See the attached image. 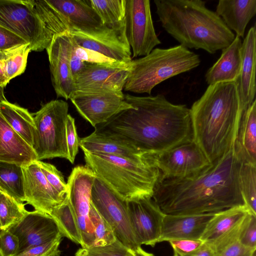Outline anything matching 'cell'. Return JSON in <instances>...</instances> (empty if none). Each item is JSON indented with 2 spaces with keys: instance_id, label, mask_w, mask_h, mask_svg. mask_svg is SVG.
<instances>
[{
  "instance_id": "obj_21",
  "label": "cell",
  "mask_w": 256,
  "mask_h": 256,
  "mask_svg": "<svg viewBox=\"0 0 256 256\" xmlns=\"http://www.w3.org/2000/svg\"><path fill=\"white\" fill-rule=\"evenodd\" d=\"M216 213L164 214L158 242L176 239L200 240L207 224Z\"/></svg>"
},
{
  "instance_id": "obj_11",
  "label": "cell",
  "mask_w": 256,
  "mask_h": 256,
  "mask_svg": "<svg viewBox=\"0 0 256 256\" xmlns=\"http://www.w3.org/2000/svg\"><path fill=\"white\" fill-rule=\"evenodd\" d=\"M124 33L132 56H144L161 44L156 34L149 0H126Z\"/></svg>"
},
{
  "instance_id": "obj_48",
  "label": "cell",
  "mask_w": 256,
  "mask_h": 256,
  "mask_svg": "<svg viewBox=\"0 0 256 256\" xmlns=\"http://www.w3.org/2000/svg\"><path fill=\"white\" fill-rule=\"evenodd\" d=\"M211 248L208 244H204L195 251L185 256H212Z\"/></svg>"
},
{
  "instance_id": "obj_52",
  "label": "cell",
  "mask_w": 256,
  "mask_h": 256,
  "mask_svg": "<svg viewBox=\"0 0 256 256\" xmlns=\"http://www.w3.org/2000/svg\"><path fill=\"white\" fill-rule=\"evenodd\" d=\"M174 256H180L179 254L174 252Z\"/></svg>"
},
{
  "instance_id": "obj_47",
  "label": "cell",
  "mask_w": 256,
  "mask_h": 256,
  "mask_svg": "<svg viewBox=\"0 0 256 256\" xmlns=\"http://www.w3.org/2000/svg\"><path fill=\"white\" fill-rule=\"evenodd\" d=\"M85 64L86 62L82 61L76 56L72 46L70 59V65L71 73L74 79L84 68Z\"/></svg>"
},
{
  "instance_id": "obj_22",
  "label": "cell",
  "mask_w": 256,
  "mask_h": 256,
  "mask_svg": "<svg viewBox=\"0 0 256 256\" xmlns=\"http://www.w3.org/2000/svg\"><path fill=\"white\" fill-rule=\"evenodd\" d=\"M242 66L236 80L242 104L246 109L255 100L256 26L248 31L242 44Z\"/></svg>"
},
{
  "instance_id": "obj_54",
  "label": "cell",
  "mask_w": 256,
  "mask_h": 256,
  "mask_svg": "<svg viewBox=\"0 0 256 256\" xmlns=\"http://www.w3.org/2000/svg\"></svg>"
},
{
  "instance_id": "obj_39",
  "label": "cell",
  "mask_w": 256,
  "mask_h": 256,
  "mask_svg": "<svg viewBox=\"0 0 256 256\" xmlns=\"http://www.w3.org/2000/svg\"><path fill=\"white\" fill-rule=\"evenodd\" d=\"M63 237L30 248L15 256H60L61 252L59 248Z\"/></svg>"
},
{
  "instance_id": "obj_14",
  "label": "cell",
  "mask_w": 256,
  "mask_h": 256,
  "mask_svg": "<svg viewBox=\"0 0 256 256\" xmlns=\"http://www.w3.org/2000/svg\"><path fill=\"white\" fill-rule=\"evenodd\" d=\"M160 172L161 178H184L194 175L211 163L194 140L161 154L148 156Z\"/></svg>"
},
{
  "instance_id": "obj_40",
  "label": "cell",
  "mask_w": 256,
  "mask_h": 256,
  "mask_svg": "<svg viewBox=\"0 0 256 256\" xmlns=\"http://www.w3.org/2000/svg\"><path fill=\"white\" fill-rule=\"evenodd\" d=\"M66 137L68 150V160L74 164L76 156L78 152L80 139L75 125L74 118L68 114L66 122Z\"/></svg>"
},
{
  "instance_id": "obj_2",
  "label": "cell",
  "mask_w": 256,
  "mask_h": 256,
  "mask_svg": "<svg viewBox=\"0 0 256 256\" xmlns=\"http://www.w3.org/2000/svg\"><path fill=\"white\" fill-rule=\"evenodd\" d=\"M243 162L234 148L184 178H160L152 198L165 214L216 213L246 206L240 186Z\"/></svg>"
},
{
  "instance_id": "obj_38",
  "label": "cell",
  "mask_w": 256,
  "mask_h": 256,
  "mask_svg": "<svg viewBox=\"0 0 256 256\" xmlns=\"http://www.w3.org/2000/svg\"><path fill=\"white\" fill-rule=\"evenodd\" d=\"M37 162L50 184L62 196H68V187L62 172L54 165L37 160Z\"/></svg>"
},
{
  "instance_id": "obj_44",
  "label": "cell",
  "mask_w": 256,
  "mask_h": 256,
  "mask_svg": "<svg viewBox=\"0 0 256 256\" xmlns=\"http://www.w3.org/2000/svg\"><path fill=\"white\" fill-rule=\"evenodd\" d=\"M174 252L185 256L195 251L204 242L201 240L176 239L168 241Z\"/></svg>"
},
{
  "instance_id": "obj_55",
  "label": "cell",
  "mask_w": 256,
  "mask_h": 256,
  "mask_svg": "<svg viewBox=\"0 0 256 256\" xmlns=\"http://www.w3.org/2000/svg\"></svg>"
},
{
  "instance_id": "obj_28",
  "label": "cell",
  "mask_w": 256,
  "mask_h": 256,
  "mask_svg": "<svg viewBox=\"0 0 256 256\" xmlns=\"http://www.w3.org/2000/svg\"><path fill=\"white\" fill-rule=\"evenodd\" d=\"M0 114L14 130L32 146L36 126L34 116L28 110L6 100L0 102Z\"/></svg>"
},
{
  "instance_id": "obj_42",
  "label": "cell",
  "mask_w": 256,
  "mask_h": 256,
  "mask_svg": "<svg viewBox=\"0 0 256 256\" xmlns=\"http://www.w3.org/2000/svg\"><path fill=\"white\" fill-rule=\"evenodd\" d=\"M18 237L8 230L0 229V252L2 256H15L18 252Z\"/></svg>"
},
{
  "instance_id": "obj_20",
  "label": "cell",
  "mask_w": 256,
  "mask_h": 256,
  "mask_svg": "<svg viewBox=\"0 0 256 256\" xmlns=\"http://www.w3.org/2000/svg\"><path fill=\"white\" fill-rule=\"evenodd\" d=\"M25 202L35 210L50 215L68 199L61 196L48 182L37 160L22 166Z\"/></svg>"
},
{
  "instance_id": "obj_4",
  "label": "cell",
  "mask_w": 256,
  "mask_h": 256,
  "mask_svg": "<svg viewBox=\"0 0 256 256\" xmlns=\"http://www.w3.org/2000/svg\"><path fill=\"white\" fill-rule=\"evenodd\" d=\"M163 28L180 45L210 54L228 46L236 36L202 0H154Z\"/></svg>"
},
{
  "instance_id": "obj_7",
  "label": "cell",
  "mask_w": 256,
  "mask_h": 256,
  "mask_svg": "<svg viewBox=\"0 0 256 256\" xmlns=\"http://www.w3.org/2000/svg\"><path fill=\"white\" fill-rule=\"evenodd\" d=\"M68 110L66 102L56 100L44 104L35 114L32 148L38 160L54 158L68 160L66 137Z\"/></svg>"
},
{
  "instance_id": "obj_35",
  "label": "cell",
  "mask_w": 256,
  "mask_h": 256,
  "mask_svg": "<svg viewBox=\"0 0 256 256\" xmlns=\"http://www.w3.org/2000/svg\"><path fill=\"white\" fill-rule=\"evenodd\" d=\"M240 186L246 206L256 215V166L243 162L240 172Z\"/></svg>"
},
{
  "instance_id": "obj_5",
  "label": "cell",
  "mask_w": 256,
  "mask_h": 256,
  "mask_svg": "<svg viewBox=\"0 0 256 256\" xmlns=\"http://www.w3.org/2000/svg\"><path fill=\"white\" fill-rule=\"evenodd\" d=\"M83 152L86 166L124 200L152 197L160 173L149 156L131 159Z\"/></svg>"
},
{
  "instance_id": "obj_10",
  "label": "cell",
  "mask_w": 256,
  "mask_h": 256,
  "mask_svg": "<svg viewBox=\"0 0 256 256\" xmlns=\"http://www.w3.org/2000/svg\"><path fill=\"white\" fill-rule=\"evenodd\" d=\"M91 202L110 226L116 240L134 250L142 248L130 224L127 201L96 176L91 190Z\"/></svg>"
},
{
  "instance_id": "obj_24",
  "label": "cell",
  "mask_w": 256,
  "mask_h": 256,
  "mask_svg": "<svg viewBox=\"0 0 256 256\" xmlns=\"http://www.w3.org/2000/svg\"><path fill=\"white\" fill-rule=\"evenodd\" d=\"M242 44L240 38L236 36L231 44L222 50L220 58L205 74L208 86L238 80L242 66Z\"/></svg>"
},
{
  "instance_id": "obj_1",
  "label": "cell",
  "mask_w": 256,
  "mask_h": 256,
  "mask_svg": "<svg viewBox=\"0 0 256 256\" xmlns=\"http://www.w3.org/2000/svg\"><path fill=\"white\" fill-rule=\"evenodd\" d=\"M134 108L94 127V132L138 150L144 156L161 154L194 140L190 109L166 97L124 94Z\"/></svg>"
},
{
  "instance_id": "obj_27",
  "label": "cell",
  "mask_w": 256,
  "mask_h": 256,
  "mask_svg": "<svg viewBox=\"0 0 256 256\" xmlns=\"http://www.w3.org/2000/svg\"><path fill=\"white\" fill-rule=\"evenodd\" d=\"M80 147L83 152L119 156L131 159L146 156L129 146L94 132L80 138Z\"/></svg>"
},
{
  "instance_id": "obj_33",
  "label": "cell",
  "mask_w": 256,
  "mask_h": 256,
  "mask_svg": "<svg viewBox=\"0 0 256 256\" xmlns=\"http://www.w3.org/2000/svg\"><path fill=\"white\" fill-rule=\"evenodd\" d=\"M24 206L0 189V229L8 230L21 220L28 212Z\"/></svg>"
},
{
  "instance_id": "obj_49",
  "label": "cell",
  "mask_w": 256,
  "mask_h": 256,
  "mask_svg": "<svg viewBox=\"0 0 256 256\" xmlns=\"http://www.w3.org/2000/svg\"><path fill=\"white\" fill-rule=\"evenodd\" d=\"M8 83L3 71V60H0V86L4 88Z\"/></svg>"
},
{
  "instance_id": "obj_17",
  "label": "cell",
  "mask_w": 256,
  "mask_h": 256,
  "mask_svg": "<svg viewBox=\"0 0 256 256\" xmlns=\"http://www.w3.org/2000/svg\"><path fill=\"white\" fill-rule=\"evenodd\" d=\"M130 62H86L84 68L74 79L75 90H110L122 92L130 74Z\"/></svg>"
},
{
  "instance_id": "obj_36",
  "label": "cell",
  "mask_w": 256,
  "mask_h": 256,
  "mask_svg": "<svg viewBox=\"0 0 256 256\" xmlns=\"http://www.w3.org/2000/svg\"><path fill=\"white\" fill-rule=\"evenodd\" d=\"M89 216L94 228L95 239L94 246L108 245L116 240L112 228L100 214L92 202Z\"/></svg>"
},
{
  "instance_id": "obj_19",
  "label": "cell",
  "mask_w": 256,
  "mask_h": 256,
  "mask_svg": "<svg viewBox=\"0 0 256 256\" xmlns=\"http://www.w3.org/2000/svg\"><path fill=\"white\" fill-rule=\"evenodd\" d=\"M8 230L18 239V254L63 236L52 216L36 210L28 211L21 220Z\"/></svg>"
},
{
  "instance_id": "obj_32",
  "label": "cell",
  "mask_w": 256,
  "mask_h": 256,
  "mask_svg": "<svg viewBox=\"0 0 256 256\" xmlns=\"http://www.w3.org/2000/svg\"><path fill=\"white\" fill-rule=\"evenodd\" d=\"M50 216L56 222L63 236L82 246L80 230L69 206L68 199L60 206L54 210Z\"/></svg>"
},
{
  "instance_id": "obj_53",
  "label": "cell",
  "mask_w": 256,
  "mask_h": 256,
  "mask_svg": "<svg viewBox=\"0 0 256 256\" xmlns=\"http://www.w3.org/2000/svg\"><path fill=\"white\" fill-rule=\"evenodd\" d=\"M0 256H2V254H1L0 252Z\"/></svg>"
},
{
  "instance_id": "obj_30",
  "label": "cell",
  "mask_w": 256,
  "mask_h": 256,
  "mask_svg": "<svg viewBox=\"0 0 256 256\" xmlns=\"http://www.w3.org/2000/svg\"><path fill=\"white\" fill-rule=\"evenodd\" d=\"M102 24L116 30H124L126 0H90Z\"/></svg>"
},
{
  "instance_id": "obj_26",
  "label": "cell",
  "mask_w": 256,
  "mask_h": 256,
  "mask_svg": "<svg viewBox=\"0 0 256 256\" xmlns=\"http://www.w3.org/2000/svg\"><path fill=\"white\" fill-rule=\"evenodd\" d=\"M234 150L244 163L256 166V99L244 113Z\"/></svg>"
},
{
  "instance_id": "obj_31",
  "label": "cell",
  "mask_w": 256,
  "mask_h": 256,
  "mask_svg": "<svg viewBox=\"0 0 256 256\" xmlns=\"http://www.w3.org/2000/svg\"><path fill=\"white\" fill-rule=\"evenodd\" d=\"M0 188L16 201L25 202L22 166L0 162Z\"/></svg>"
},
{
  "instance_id": "obj_23",
  "label": "cell",
  "mask_w": 256,
  "mask_h": 256,
  "mask_svg": "<svg viewBox=\"0 0 256 256\" xmlns=\"http://www.w3.org/2000/svg\"><path fill=\"white\" fill-rule=\"evenodd\" d=\"M38 160L33 148L8 124L0 114V162L26 166Z\"/></svg>"
},
{
  "instance_id": "obj_51",
  "label": "cell",
  "mask_w": 256,
  "mask_h": 256,
  "mask_svg": "<svg viewBox=\"0 0 256 256\" xmlns=\"http://www.w3.org/2000/svg\"><path fill=\"white\" fill-rule=\"evenodd\" d=\"M6 100L4 94V88L0 86V102Z\"/></svg>"
},
{
  "instance_id": "obj_37",
  "label": "cell",
  "mask_w": 256,
  "mask_h": 256,
  "mask_svg": "<svg viewBox=\"0 0 256 256\" xmlns=\"http://www.w3.org/2000/svg\"><path fill=\"white\" fill-rule=\"evenodd\" d=\"M30 52V46L28 44L3 60V71L8 82L13 78L24 72Z\"/></svg>"
},
{
  "instance_id": "obj_34",
  "label": "cell",
  "mask_w": 256,
  "mask_h": 256,
  "mask_svg": "<svg viewBox=\"0 0 256 256\" xmlns=\"http://www.w3.org/2000/svg\"><path fill=\"white\" fill-rule=\"evenodd\" d=\"M75 256H154L142 248L134 250L128 248L118 240L105 246L78 249Z\"/></svg>"
},
{
  "instance_id": "obj_12",
  "label": "cell",
  "mask_w": 256,
  "mask_h": 256,
  "mask_svg": "<svg viewBox=\"0 0 256 256\" xmlns=\"http://www.w3.org/2000/svg\"><path fill=\"white\" fill-rule=\"evenodd\" d=\"M96 176L87 166L74 167L69 176L68 202L78 223L82 236V248L94 246V228L90 218L91 190Z\"/></svg>"
},
{
  "instance_id": "obj_45",
  "label": "cell",
  "mask_w": 256,
  "mask_h": 256,
  "mask_svg": "<svg viewBox=\"0 0 256 256\" xmlns=\"http://www.w3.org/2000/svg\"><path fill=\"white\" fill-rule=\"evenodd\" d=\"M256 250L248 248L236 240L212 252V256H254Z\"/></svg>"
},
{
  "instance_id": "obj_41",
  "label": "cell",
  "mask_w": 256,
  "mask_h": 256,
  "mask_svg": "<svg viewBox=\"0 0 256 256\" xmlns=\"http://www.w3.org/2000/svg\"><path fill=\"white\" fill-rule=\"evenodd\" d=\"M28 44L22 38L0 26V50L14 51Z\"/></svg>"
},
{
  "instance_id": "obj_25",
  "label": "cell",
  "mask_w": 256,
  "mask_h": 256,
  "mask_svg": "<svg viewBox=\"0 0 256 256\" xmlns=\"http://www.w3.org/2000/svg\"><path fill=\"white\" fill-rule=\"evenodd\" d=\"M215 12L236 36L244 38L248 24L256 14V0H220Z\"/></svg>"
},
{
  "instance_id": "obj_9",
  "label": "cell",
  "mask_w": 256,
  "mask_h": 256,
  "mask_svg": "<svg viewBox=\"0 0 256 256\" xmlns=\"http://www.w3.org/2000/svg\"><path fill=\"white\" fill-rule=\"evenodd\" d=\"M0 26L28 42L31 52L46 50L54 36L38 12L34 0H0Z\"/></svg>"
},
{
  "instance_id": "obj_29",
  "label": "cell",
  "mask_w": 256,
  "mask_h": 256,
  "mask_svg": "<svg viewBox=\"0 0 256 256\" xmlns=\"http://www.w3.org/2000/svg\"><path fill=\"white\" fill-rule=\"evenodd\" d=\"M249 212H251L246 206L216 212L207 224L200 240L204 242L216 240L236 226Z\"/></svg>"
},
{
  "instance_id": "obj_15",
  "label": "cell",
  "mask_w": 256,
  "mask_h": 256,
  "mask_svg": "<svg viewBox=\"0 0 256 256\" xmlns=\"http://www.w3.org/2000/svg\"><path fill=\"white\" fill-rule=\"evenodd\" d=\"M67 31L74 41L81 47L119 62L128 64L132 60L124 30H116L104 26L91 31Z\"/></svg>"
},
{
  "instance_id": "obj_3",
  "label": "cell",
  "mask_w": 256,
  "mask_h": 256,
  "mask_svg": "<svg viewBox=\"0 0 256 256\" xmlns=\"http://www.w3.org/2000/svg\"><path fill=\"white\" fill-rule=\"evenodd\" d=\"M190 109L194 140L211 164L234 148L246 110L236 81L209 85Z\"/></svg>"
},
{
  "instance_id": "obj_8",
  "label": "cell",
  "mask_w": 256,
  "mask_h": 256,
  "mask_svg": "<svg viewBox=\"0 0 256 256\" xmlns=\"http://www.w3.org/2000/svg\"><path fill=\"white\" fill-rule=\"evenodd\" d=\"M34 3L54 36L70 30L91 31L104 26L90 0H34Z\"/></svg>"
},
{
  "instance_id": "obj_50",
  "label": "cell",
  "mask_w": 256,
  "mask_h": 256,
  "mask_svg": "<svg viewBox=\"0 0 256 256\" xmlns=\"http://www.w3.org/2000/svg\"><path fill=\"white\" fill-rule=\"evenodd\" d=\"M22 46V47H23ZM22 48H20L12 52H4L0 50V60H4L8 58V57L18 52L19 50H20Z\"/></svg>"
},
{
  "instance_id": "obj_6",
  "label": "cell",
  "mask_w": 256,
  "mask_h": 256,
  "mask_svg": "<svg viewBox=\"0 0 256 256\" xmlns=\"http://www.w3.org/2000/svg\"><path fill=\"white\" fill-rule=\"evenodd\" d=\"M200 63L198 54L180 44L154 48L148 54L132 60L124 90L150 94L162 82L196 68Z\"/></svg>"
},
{
  "instance_id": "obj_43",
  "label": "cell",
  "mask_w": 256,
  "mask_h": 256,
  "mask_svg": "<svg viewBox=\"0 0 256 256\" xmlns=\"http://www.w3.org/2000/svg\"><path fill=\"white\" fill-rule=\"evenodd\" d=\"M70 39L72 48L74 52L82 61L92 64L109 63L116 62L100 53L81 47L78 45L71 37Z\"/></svg>"
},
{
  "instance_id": "obj_13",
  "label": "cell",
  "mask_w": 256,
  "mask_h": 256,
  "mask_svg": "<svg viewBox=\"0 0 256 256\" xmlns=\"http://www.w3.org/2000/svg\"><path fill=\"white\" fill-rule=\"evenodd\" d=\"M80 115L94 127L134 107L122 92L110 90H76L70 98Z\"/></svg>"
},
{
  "instance_id": "obj_16",
  "label": "cell",
  "mask_w": 256,
  "mask_h": 256,
  "mask_svg": "<svg viewBox=\"0 0 256 256\" xmlns=\"http://www.w3.org/2000/svg\"><path fill=\"white\" fill-rule=\"evenodd\" d=\"M130 224L140 246H154L158 243L164 214L152 197L127 201Z\"/></svg>"
},
{
  "instance_id": "obj_18",
  "label": "cell",
  "mask_w": 256,
  "mask_h": 256,
  "mask_svg": "<svg viewBox=\"0 0 256 256\" xmlns=\"http://www.w3.org/2000/svg\"><path fill=\"white\" fill-rule=\"evenodd\" d=\"M70 36L68 31L56 34L46 49L51 74L52 84L58 98L68 100L75 91L70 59Z\"/></svg>"
},
{
  "instance_id": "obj_46",
  "label": "cell",
  "mask_w": 256,
  "mask_h": 256,
  "mask_svg": "<svg viewBox=\"0 0 256 256\" xmlns=\"http://www.w3.org/2000/svg\"><path fill=\"white\" fill-rule=\"evenodd\" d=\"M239 242L248 248L256 250V215L250 214Z\"/></svg>"
}]
</instances>
